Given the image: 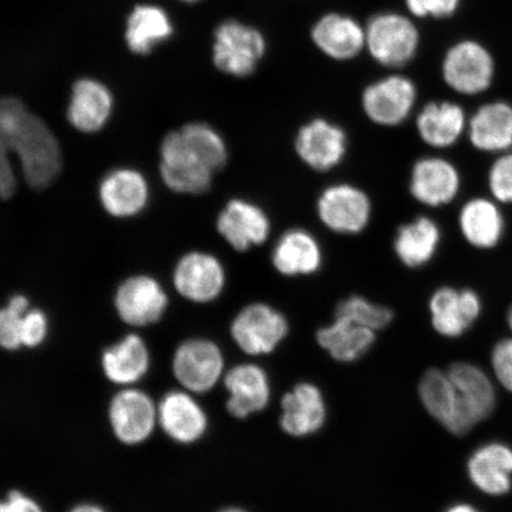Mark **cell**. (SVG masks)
I'll list each match as a JSON object with an SVG mask.
<instances>
[{"label":"cell","instance_id":"7c38bea8","mask_svg":"<svg viewBox=\"0 0 512 512\" xmlns=\"http://www.w3.org/2000/svg\"><path fill=\"white\" fill-rule=\"evenodd\" d=\"M294 147L298 157L310 169L326 172L343 162L347 155L348 137L341 126L317 118L300 127Z\"/></svg>","mask_w":512,"mask_h":512},{"label":"cell","instance_id":"e575fe53","mask_svg":"<svg viewBox=\"0 0 512 512\" xmlns=\"http://www.w3.org/2000/svg\"><path fill=\"white\" fill-rule=\"evenodd\" d=\"M393 317L394 313L388 307L371 303L360 296H351L339 303L335 315V318L348 319L374 331L386 328Z\"/></svg>","mask_w":512,"mask_h":512},{"label":"cell","instance_id":"ba28073f","mask_svg":"<svg viewBox=\"0 0 512 512\" xmlns=\"http://www.w3.org/2000/svg\"><path fill=\"white\" fill-rule=\"evenodd\" d=\"M224 358L219 345L208 339L195 338L179 345L172 361L174 375L187 390L208 393L221 380Z\"/></svg>","mask_w":512,"mask_h":512},{"label":"cell","instance_id":"6da1fadb","mask_svg":"<svg viewBox=\"0 0 512 512\" xmlns=\"http://www.w3.org/2000/svg\"><path fill=\"white\" fill-rule=\"evenodd\" d=\"M160 157V175L166 187L177 194L201 195L227 164L228 149L213 127L191 123L166 134Z\"/></svg>","mask_w":512,"mask_h":512},{"label":"cell","instance_id":"5b68a950","mask_svg":"<svg viewBox=\"0 0 512 512\" xmlns=\"http://www.w3.org/2000/svg\"><path fill=\"white\" fill-rule=\"evenodd\" d=\"M266 50L265 36L252 25L228 19L215 29L213 62L223 74L248 78L264 60Z\"/></svg>","mask_w":512,"mask_h":512},{"label":"cell","instance_id":"3957f363","mask_svg":"<svg viewBox=\"0 0 512 512\" xmlns=\"http://www.w3.org/2000/svg\"><path fill=\"white\" fill-rule=\"evenodd\" d=\"M440 73L445 85L453 92L479 95L494 85L497 62L483 42L464 37L445 49L440 60Z\"/></svg>","mask_w":512,"mask_h":512},{"label":"cell","instance_id":"1f68e13d","mask_svg":"<svg viewBox=\"0 0 512 512\" xmlns=\"http://www.w3.org/2000/svg\"><path fill=\"white\" fill-rule=\"evenodd\" d=\"M439 241L437 223L428 217H419L399 228L394 240V251L403 265L418 268L433 258Z\"/></svg>","mask_w":512,"mask_h":512},{"label":"cell","instance_id":"277c9868","mask_svg":"<svg viewBox=\"0 0 512 512\" xmlns=\"http://www.w3.org/2000/svg\"><path fill=\"white\" fill-rule=\"evenodd\" d=\"M421 42L418 24L399 12H381L366 27V48L383 67L407 66L418 56Z\"/></svg>","mask_w":512,"mask_h":512},{"label":"cell","instance_id":"4316f807","mask_svg":"<svg viewBox=\"0 0 512 512\" xmlns=\"http://www.w3.org/2000/svg\"><path fill=\"white\" fill-rule=\"evenodd\" d=\"M174 24L163 8L140 4L127 18L125 41L133 54L147 55L174 34Z\"/></svg>","mask_w":512,"mask_h":512},{"label":"cell","instance_id":"60d3db41","mask_svg":"<svg viewBox=\"0 0 512 512\" xmlns=\"http://www.w3.org/2000/svg\"><path fill=\"white\" fill-rule=\"evenodd\" d=\"M0 512H44L35 499L21 491H11L3 501H0Z\"/></svg>","mask_w":512,"mask_h":512},{"label":"cell","instance_id":"9c48e42d","mask_svg":"<svg viewBox=\"0 0 512 512\" xmlns=\"http://www.w3.org/2000/svg\"><path fill=\"white\" fill-rule=\"evenodd\" d=\"M418 98L415 83L405 75H389L370 83L362 93V108L374 124L399 126L412 113Z\"/></svg>","mask_w":512,"mask_h":512},{"label":"cell","instance_id":"83f0119b","mask_svg":"<svg viewBox=\"0 0 512 512\" xmlns=\"http://www.w3.org/2000/svg\"><path fill=\"white\" fill-rule=\"evenodd\" d=\"M473 424L489 418L496 405L494 386L484 371L470 363L458 362L447 370Z\"/></svg>","mask_w":512,"mask_h":512},{"label":"cell","instance_id":"7402d4cb","mask_svg":"<svg viewBox=\"0 0 512 512\" xmlns=\"http://www.w3.org/2000/svg\"><path fill=\"white\" fill-rule=\"evenodd\" d=\"M272 264L285 277L315 274L323 264L322 247L305 229L287 230L275 243Z\"/></svg>","mask_w":512,"mask_h":512},{"label":"cell","instance_id":"4dcf8cb0","mask_svg":"<svg viewBox=\"0 0 512 512\" xmlns=\"http://www.w3.org/2000/svg\"><path fill=\"white\" fill-rule=\"evenodd\" d=\"M375 331L335 318V322L317 332V342L339 362H354L369 351L375 343Z\"/></svg>","mask_w":512,"mask_h":512},{"label":"cell","instance_id":"b9f144b4","mask_svg":"<svg viewBox=\"0 0 512 512\" xmlns=\"http://www.w3.org/2000/svg\"><path fill=\"white\" fill-rule=\"evenodd\" d=\"M70 512H106L104 509L100 508L99 505L95 504H80L78 507H75Z\"/></svg>","mask_w":512,"mask_h":512},{"label":"cell","instance_id":"f35d334b","mask_svg":"<svg viewBox=\"0 0 512 512\" xmlns=\"http://www.w3.org/2000/svg\"><path fill=\"white\" fill-rule=\"evenodd\" d=\"M48 318L41 310H28L22 319V347L36 348L48 336Z\"/></svg>","mask_w":512,"mask_h":512},{"label":"cell","instance_id":"d6986e66","mask_svg":"<svg viewBox=\"0 0 512 512\" xmlns=\"http://www.w3.org/2000/svg\"><path fill=\"white\" fill-rule=\"evenodd\" d=\"M280 426L292 437H307L323 427L326 406L315 384L299 383L281 400Z\"/></svg>","mask_w":512,"mask_h":512},{"label":"cell","instance_id":"8992f818","mask_svg":"<svg viewBox=\"0 0 512 512\" xmlns=\"http://www.w3.org/2000/svg\"><path fill=\"white\" fill-rule=\"evenodd\" d=\"M238 347L247 355L271 354L288 334V323L283 313L264 303L243 307L230 326Z\"/></svg>","mask_w":512,"mask_h":512},{"label":"cell","instance_id":"9a60e30c","mask_svg":"<svg viewBox=\"0 0 512 512\" xmlns=\"http://www.w3.org/2000/svg\"><path fill=\"white\" fill-rule=\"evenodd\" d=\"M114 303L123 322L144 328L159 322L169 299L158 281L147 275H136L119 286Z\"/></svg>","mask_w":512,"mask_h":512},{"label":"cell","instance_id":"52a82bcc","mask_svg":"<svg viewBox=\"0 0 512 512\" xmlns=\"http://www.w3.org/2000/svg\"><path fill=\"white\" fill-rule=\"evenodd\" d=\"M370 198L360 188L341 183L331 185L320 194L317 214L331 232L355 235L368 227L371 219Z\"/></svg>","mask_w":512,"mask_h":512},{"label":"cell","instance_id":"603a6c76","mask_svg":"<svg viewBox=\"0 0 512 512\" xmlns=\"http://www.w3.org/2000/svg\"><path fill=\"white\" fill-rule=\"evenodd\" d=\"M412 195L416 201L430 207L450 203L459 190V175L451 163L441 158H424L412 170Z\"/></svg>","mask_w":512,"mask_h":512},{"label":"cell","instance_id":"cb8c5ba5","mask_svg":"<svg viewBox=\"0 0 512 512\" xmlns=\"http://www.w3.org/2000/svg\"><path fill=\"white\" fill-rule=\"evenodd\" d=\"M102 207L115 217H131L142 211L149 201V185L140 172L118 169L110 172L100 184Z\"/></svg>","mask_w":512,"mask_h":512},{"label":"cell","instance_id":"2e32d148","mask_svg":"<svg viewBox=\"0 0 512 512\" xmlns=\"http://www.w3.org/2000/svg\"><path fill=\"white\" fill-rule=\"evenodd\" d=\"M158 425L178 444H192L208 430V416L187 390H172L158 405Z\"/></svg>","mask_w":512,"mask_h":512},{"label":"cell","instance_id":"7a4b0ae2","mask_svg":"<svg viewBox=\"0 0 512 512\" xmlns=\"http://www.w3.org/2000/svg\"><path fill=\"white\" fill-rule=\"evenodd\" d=\"M15 155L32 189L44 190L55 183L62 170V151L53 131L37 115L27 112L17 126Z\"/></svg>","mask_w":512,"mask_h":512},{"label":"cell","instance_id":"8d00e7d4","mask_svg":"<svg viewBox=\"0 0 512 512\" xmlns=\"http://www.w3.org/2000/svg\"><path fill=\"white\" fill-rule=\"evenodd\" d=\"M409 15L416 19L444 22L456 16L463 0H403Z\"/></svg>","mask_w":512,"mask_h":512},{"label":"cell","instance_id":"ab89813d","mask_svg":"<svg viewBox=\"0 0 512 512\" xmlns=\"http://www.w3.org/2000/svg\"><path fill=\"white\" fill-rule=\"evenodd\" d=\"M491 362L498 381L512 393V339H504L496 345Z\"/></svg>","mask_w":512,"mask_h":512},{"label":"cell","instance_id":"e0dca14e","mask_svg":"<svg viewBox=\"0 0 512 512\" xmlns=\"http://www.w3.org/2000/svg\"><path fill=\"white\" fill-rule=\"evenodd\" d=\"M311 38L325 56L339 62L355 59L366 48V28L339 12L320 17L313 24Z\"/></svg>","mask_w":512,"mask_h":512},{"label":"cell","instance_id":"ffe728a7","mask_svg":"<svg viewBox=\"0 0 512 512\" xmlns=\"http://www.w3.org/2000/svg\"><path fill=\"white\" fill-rule=\"evenodd\" d=\"M480 309L482 306L475 292L451 287L440 288L430 302L435 331L450 338L462 336L475 323Z\"/></svg>","mask_w":512,"mask_h":512},{"label":"cell","instance_id":"bcb514c9","mask_svg":"<svg viewBox=\"0 0 512 512\" xmlns=\"http://www.w3.org/2000/svg\"><path fill=\"white\" fill-rule=\"evenodd\" d=\"M508 322H509L510 328L512 330V309L509 312Z\"/></svg>","mask_w":512,"mask_h":512},{"label":"cell","instance_id":"f546056e","mask_svg":"<svg viewBox=\"0 0 512 512\" xmlns=\"http://www.w3.org/2000/svg\"><path fill=\"white\" fill-rule=\"evenodd\" d=\"M470 139L482 151H503L512 146V106L490 102L479 108L470 121Z\"/></svg>","mask_w":512,"mask_h":512},{"label":"cell","instance_id":"836d02e7","mask_svg":"<svg viewBox=\"0 0 512 512\" xmlns=\"http://www.w3.org/2000/svg\"><path fill=\"white\" fill-rule=\"evenodd\" d=\"M503 227V217L498 208L482 198L467 203L460 214V228L466 240L479 248L496 246Z\"/></svg>","mask_w":512,"mask_h":512},{"label":"cell","instance_id":"4fadbf2b","mask_svg":"<svg viewBox=\"0 0 512 512\" xmlns=\"http://www.w3.org/2000/svg\"><path fill=\"white\" fill-rule=\"evenodd\" d=\"M226 270L216 256L203 252L184 255L174 272V284L182 297L197 304L214 302L226 286Z\"/></svg>","mask_w":512,"mask_h":512},{"label":"cell","instance_id":"7bdbcfd3","mask_svg":"<svg viewBox=\"0 0 512 512\" xmlns=\"http://www.w3.org/2000/svg\"><path fill=\"white\" fill-rule=\"evenodd\" d=\"M445 512H480L475 507H472L470 504H456L452 505L451 508H448Z\"/></svg>","mask_w":512,"mask_h":512},{"label":"cell","instance_id":"484cf974","mask_svg":"<svg viewBox=\"0 0 512 512\" xmlns=\"http://www.w3.org/2000/svg\"><path fill=\"white\" fill-rule=\"evenodd\" d=\"M101 364L108 380L121 387H131L149 371L150 351L142 337L131 334L105 350Z\"/></svg>","mask_w":512,"mask_h":512},{"label":"cell","instance_id":"d590c367","mask_svg":"<svg viewBox=\"0 0 512 512\" xmlns=\"http://www.w3.org/2000/svg\"><path fill=\"white\" fill-rule=\"evenodd\" d=\"M29 310V300L22 294L10 299L8 305L0 309V348L17 350L22 347V319Z\"/></svg>","mask_w":512,"mask_h":512},{"label":"cell","instance_id":"5bb4252c","mask_svg":"<svg viewBox=\"0 0 512 512\" xmlns=\"http://www.w3.org/2000/svg\"><path fill=\"white\" fill-rule=\"evenodd\" d=\"M217 232L238 252L265 243L271 234V220L266 211L251 201L234 198L217 217Z\"/></svg>","mask_w":512,"mask_h":512},{"label":"cell","instance_id":"ee69618b","mask_svg":"<svg viewBox=\"0 0 512 512\" xmlns=\"http://www.w3.org/2000/svg\"><path fill=\"white\" fill-rule=\"evenodd\" d=\"M220 512H246V511H243L241 509L232 508V509L222 510Z\"/></svg>","mask_w":512,"mask_h":512},{"label":"cell","instance_id":"d6a6232c","mask_svg":"<svg viewBox=\"0 0 512 512\" xmlns=\"http://www.w3.org/2000/svg\"><path fill=\"white\" fill-rule=\"evenodd\" d=\"M28 112L21 100L0 99V200H9L17 189V179L11 164L15 155V133L19 121Z\"/></svg>","mask_w":512,"mask_h":512},{"label":"cell","instance_id":"f6af8a7d","mask_svg":"<svg viewBox=\"0 0 512 512\" xmlns=\"http://www.w3.org/2000/svg\"><path fill=\"white\" fill-rule=\"evenodd\" d=\"M182 2L188 3V4H194V3L201 2V0H182Z\"/></svg>","mask_w":512,"mask_h":512},{"label":"cell","instance_id":"ac0fdd59","mask_svg":"<svg viewBox=\"0 0 512 512\" xmlns=\"http://www.w3.org/2000/svg\"><path fill=\"white\" fill-rule=\"evenodd\" d=\"M224 386L229 393L227 409L234 418L245 419L264 411L271 399L270 380L256 364H240L230 369Z\"/></svg>","mask_w":512,"mask_h":512},{"label":"cell","instance_id":"8fae6325","mask_svg":"<svg viewBox=\"0 0 512 512\" xmlns=\"http://www.w3.org/2000/svg\"><path fill=\"white\" fill-rule=\"evenodd\" d=\"M419 394L428 413L452 434L463 437L476 426L447 371L427 370L420 381Z\"/></svg>","mask_w":512,"mask_h":512},{"label":"cell","instance_id":"f1b7e54d","mask_svg":"<svg viewBox=\"0 0 512 512\" xmlns=\"http://www.w3.org/2000/svg\"><path fill=\"white\" fill-rule=\"evenodd\" d=\"M416 127L424 142L433 147H448L457 142L464 131L465 113L456 102L433 101L416 119Z\"/></svg>","mask_w":512,"mask_h":512},{"label":"cell","instance_id":"d4e9b609","mask_svg":"<svg viewBox=\"0 0 512 512\" xmlns=\"http://www.w3.org/2000/svg\"><path fill=\"white\" fill-rule=\"evenodd\" d=\"M467 471L472 483L485 494H508L512 486V448L501 443L479 447L472 454Z\"/></svg>","mask_w":512,"mask_h":512},{"label":"cell","instance_id":"44dd1931","mask_svg":"<svg viewBox=\"0 0 512 512\" xmlns=\"http://www.w3.org/2000/svg\"><path fill=\"white\" fill-rule=\"evenodd\" d=\"M113 95L104 83L94 79H81L74 83L67 117L76 130L95 133L111 118Z\"/></svg>","mask_w":512,"mask_h":512},{"label":"cell","instance_id":"30bf717a","mask_svg":"<svg viewBox=\"0 0 512 512\" xmlns=\"http://www.w3.org/2000/svg\"><path fill=\"white\" fill-rule=\"evenodd\" d=\"M108 419L120 443L140 445L158 426V406L142 390L127 387L112 399Z\"/></svg>","mask_w":512,"mask_h":512},{"label":"cell","instance_id":"74e56055","mask_svg":"<svg viewBox=\"0 0 512 512\" xmlns=\"http://www.w3.org/2000/svg\"><path fill=\"white\" fill-rule=\"evenodd\" d=\"M492 195L501 202H512V153L499 158L490 171Z\"/></svg>","mask_w":512,"mask_h":512}]
</instances>
